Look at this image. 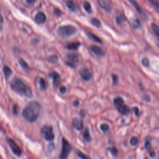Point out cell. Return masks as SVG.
Instances as JSON below:
<instances>
[{
	"label": "cell",
	"mask_w": 159,
	"mask_h": 159,
	"mask_svg": "<svg viewBox=\"0 0 159 159\" xmlns=\"http://www.w3.org/2000/svg\"><path fill=\"white\" fill-rule=\"evenodd\" d=\"M41 106L37 101H32L27 104L22 111V115L27 121L33 122L38 118Z\"/></svg>",
	"instance_id": "obj_1"
},
{
	"label": "cell",
	"mask_w": 159,
	"mask_h": 159,
	"mask_svg": "<svg viewBox=\"0 0 159 159\" xmlns=\"http://www.w3.org/2000/svg\"><path fill=\"white\" fill-rule=\"evenodd\" d=\"M10 86L12 90L22 96L28 98L33 97V92L31 89L19 78H13L10 82Z\"/></svg>",
	"instance_id": "obj_2"
},
{
	"label": "cell",
	"mask_w": 159,
	"mask_h": 159,
	"mask_svg": "<svg viewBox=\"0 0 159 159\" xmlns=\"http://www.w3.org/2000/svg\"><path fill=\"white\" fill-rule=\"evenodd\" d=\"M77 29L75 26L67 25L60 26L57 30V34L61 39H68L76 34Z\"/></svg>",
	"instance_id": "obj_3"
},
{
	"label": "cell",
	"mask_w": 159,
	"mask_h": 159,
	"mask_svg": "<svg viewBox=\"0 0 159 159\" xmlns=\"http://www.w3.org/2000/svg\"><path fill=\"white\" fill-rule=\"evenodd\" d=\"M114 104L116 107L117 111H119L122 115H129L131 110L130 108L125 104L123 99L121 97H116L114 99Z\"/></svg>",
	"instance_id": "obj_4"
},
{
	"label": "cell",
	"mask_w": 159,
	"mask_h": 159,
	"mask_svg": "<svg viewBox=\"0 0 159 159\" xmlns=\"http://www.w3.org/2000/svg\"><path fill=\"white\" fill-rule=\"evenodd\" d=\"M72 150V145L65 139L62 140V150L59 156L60 159H67Z\"/></svg>",
	"instance_id": "obj_5"
},
{
	"label": "cell",
	"mask_w": 159,
	"mask_h": 159,
	"mask_svg": "<svg viewBox=\"0 0 159 159\" xmlns=\"http://www.w3.org/2000/svg\"><path fill=\"white\" fill-rule=\"evenodd\" d=\"M41 134L44 136L45 139L47 141H51L55 137L53 132V128L51 126L45 125L43 126L41 129Z\"/></svg>",
	"instance_id": "obj_6"
},
{
	"label": "cell",
	"mask_w": 159,
	"mask_h": 159,
	"mask_svg": "<svg viewBox=\"0 0 159 159\" xmlns=\"http://www.w3.org/2000/svg\"><path fill=\"white\" fill-rule=\"evenodd\" d=\"M8 144L11 148L12 152L17 156H21L22 154V150L17 143L11 139H8Z\"/></svg>",
	"instance_id": "obj_7"
},
{
	"label": "cell",
	"mask_w": 159,
	"mask_h": 159,
	"mask_svg": "<svg viewBox=\"0 0 159 159\" xmlns=\"http://www.w3.org/2000/svg\"><path fill=\"white\" fill-rule=\"evenodd\" d=\"M67 58L68 59L67 64L70 67L74 68L75 66L74 65L75 63H77L79 60V56L77 53H69L67 56Z\"/></svg>",
	"instance_id": "obj_8"
},
{
	"label": "cell",
	"mask_w": 159,
	"mask_h": 159,
	"mask_svg": "<svg viewBox=\"0 0 159 159\" xmlns=\"http://www.w3.org/2000/svg\"><path fill=\"white\" fill-rule=\"evenodd\" d=\"M49 76L53 79V85L55 88H57L60 84V75H59L56 72H52L51 74H49Z\"/></svg>",
	"instance_id": "obj_9"
},
{
	"label": "cell",
	"mask_w": 159,
	"mask_h": 159,
	"mask_svg": "<svg viewBox=\"0 0 159 159\" xmlns=\"http://www.w3.org/2000/svg\"><path fill=\"white\" fill-rule=\"evenodd\" d=\"M80 75L81 78L85 81H89L92 77V75L88 69L83 68L80 71Z\"/></svg>",
	"instance_id": "obj_10"
},
{
	"label": "cell",
	"mask_w": 159,
	"mask_h": 159,
	"mask_svg": "<svg viewBox=\"0 0 159 159\" xmlns=\"http://www.w3.org/2000/svg\"><path fill=\"white\" fill-rule=\"evenodd\" d=\"M99 5L104 11L106 12H110L111 10V4L110 3V0H98Z\"/></svg>",
	"instance_id": "obj_11"
},
{
	"label": "cell",
	"mask_w": 159,
	"mask_h": 159,
	"mask_svg": "<svg viewBox=\"0 0 159 159\" xmlns=\"http://www.w3.org/2000/svg\"><path fill=\"white\" fill-rule=\"evenodd\" d=\"M90 49L97 56L103 57L105 55V52L104 51V50L97 45H91Z\"/></svg>",
	"instance_id": "obj_12"
},
{
	"label": "cell",
	"mask_w": 159,
	"mask_h": 159,
	"mask_svg": "<svg viewBox=\"0 0 159 159\" xmlns=\"http://www.w3.org/2000/svg\"><path fill=\"white\" fill-rule=\"evenodd\" d=\"M34 20L36 23L39 24H44L45 21H46V16H45V14L42 12H39L36 14Z\"/></svg>",
	"instance_id": "obj_13"
},
{
	"label": "cell",
	"mask_w": 159,
	"mask_h": 159,
	"mask_svg": "<svg viewBox=\"0 0 159 159\" xmlns=\"http://www.w3.org/2000/svg\"><path fill=\"white\" fill-rule=\"evenodd\" d=\"M73 126H74V128L76 130V131H81L82 130L83 128V122L79 118H75L73 120Z\"/></svg>",
	"instance_id": "obj_14"
},
{
	"label": "cell",
	"mask_w": 159,
	"mask_h": 159,
	"mask_svg": "<svg viewBox=\"0 0 159 159\" xmlns=\"http://www.w3.org/2000/svg\"><path fill=\"white\" fill-rule=\"evenodd\" d=\"M128 1L132 4V5H133L135 8L136 11H137L140 15H144V12L143 11V10L142 9V8L140 6L139 4L137 3V1H135V0H128Z\"/></svg>",
	"instance_id": "obj_15"
},
{
	"label": "cell",
	"mask_w": 159,
	"mask_h": 159,
	"mask_svg": "<svg viewBox=\"0 0 159 159\" xmlns=\"http://www.w3.org/2000/svg\"><path fill=\"white\" fill-rule=\"evenodd\" d=\"M65 4L67 7L72 11H76L77 8H78L76 4L74 3V1H72V0H67L65 2Z\"/></svg>",
	"instance_id": "obj_16"
},
{
	"label": "cell",
	"mask_w": 159,
	"mask_h": 159,
	"mask_svg": "<svg viewBox=\"0 0 159 159\" xmlns=\"http://www.w3.org/2000/svg\"><path fill=\"white\" fill-rule=\"evenodd\" d=\"M87 35H88V37L90 39H92L93 40H94V41L95 42H97L98 43H102V40L99 39L98 37H97V35H95L94 34H92L91 32H87Z\"/></svg>",
	"instance_id": "obj_17"
},
{
	"label": "cell",
	"mask_w": 159,
	"mask_h": 159,
	"mask_svg": "<svg viewBox=\"0 0 159 159\" xmlns=\"http://www.w3.org/2000/svg\"><path fill=\"white\" fill-rule=\"evenodd\" d=\"M3 72H4V75L6 79H8L9 77H10L12 74V70L10 67L5 65L4 66L3 68Z\"/></svg>",
	"instance_id": "obj_18"
},
{
	"label": "cell",
	"mask_w": 159,
	"mask_h": 159,
	"mask_svg": "<svg viewBox=\"0 0 159 159\" xmlns=\"http://www.w3.org/2000/svg\"><path fill=\"white\" fill-rule=\"evenodd\" d=\"M80 45V42H72L67 45V49L69 50H76L78 49Z\"/></svg>",
	"instance_id": "obj_19"
},
{
	"label": "cell",
	"mask_w": 159,
	"mask_h": 159,
	"mask_svg": "<svg viewBox=\"0 0 159 159\" xmlns=\"http://www.w3.org/2000/svg\"><path fill=\"white\" fill-rule=\"evenodd\" d=\"M126 20V17H125V16L122 14H119L117 17H116V22L117 23V24L119 25H121L123 22Z\"/></svg>",
	"instance_id": "obj_20"
},
{
	"label": "cell",
	"mask_w": 159,
	"mask_h": 159,
	"mask_svg": "<svg viewBox=\"0 0 159 159\" xmlns=\"http://www.w3.org/2000/svg\"><path fill=\"white\" fill-rule=\"evenodd\" d=\"M83 8L86 12L88 13H92V6H91V4L88 1H85L83 3Z\"/></svg>",
	"instance_id": "obj_21"
},
{
	"label": "cell",
	"mask_w": 159,
	"mask_h": 159,
	"mask_svg": "<svg viewBox=\"0 0 159 159\" xmlns=\"http://www.w3.org/2000/svg\"><path fill=\"white\" fill-rule=\"evenodd\" d=\"M39 85H40V90L44 91L46 90L47 85H46V82H45V80L44 78H40L39 79Z\"/></svg>",
	"instance_id": "obj_22"
},
{
	"label": "cell",
	"mask_w": 159,
	"mask_h": 159,
	"mask_svg": "<svg viewBox=\"0 0 159 159\" xmlns=\"http://www.w3.org/2000/svg\"><path fill=\"white\" fill-rule=\"evenodd\" d=\"M91 23H92V25H93L94 26L97 27V28H100L101 25L100 21L97 19V18H92V19H91Z\"/></svg>",
	"instance_id": "obj_23"
},
{
	"label": "cell",
	"mask_w": 159,
	"mask_h": 159,
	"mask_svg": "<svg viewBox=\"0 0 159 159\" xmlns=\"http://www.w3.org/2000/svg\"><path fill=\"white\" fill-rule=\"evenodd\" d=\"M150 4L156 9V10L159 11V1L158 0H149Z\"/></svg>",
	"instance_id": "obj_24"
},
{
	"label": "cell",
	"mask_w": 159,
	"mask_h": 159,
	"mask_svg": "<svg viewBox=\"0 0 159 159\" xmlns=\"http://www.w3.org/2000/svg\"><path fill=\"white\" fill-rule=\"evenodd\" d=\"M151 28L153 33L159 38V26L156 24L153 23L151 24Z\"/></svg>",
	"instance_id": "obj_25"
},
{
	"label": "cell",
	"mask_w": 159,
	"mask_h": 159,
	"mask_svg": "<svg viewBox=\"0 0 159 159\" xmlns=\"http://www.w3.org/2000/svg\"><path fill=\"white\" fill-rule=\"evenodd\" d=\"M139 142V138L136 136H133L130 139V144L132 145V146H135L137 145Z\"/></svg>",
	"instance_id": "obj_26"
},
{
	"label": "cell",
	"mask_w": 159,
	"mask_h": 159,
	"mask_svg": "<svg viewBox=\"0 0 159 159\" xmlns=\"http://www.w3.org/2000/svg\"><path fill=\"white\" fill-rule=\"evenodd\" d=\"M83 139L86 140L87 142H90L92 140V137H91V135L90 134L89 131L88 129L85 130V133L83 134Z\"/></svg>",
	"instance_id": "obj_27"
},
{
	"label": "cell",
	"mask_w": 159,
	"mask_h": 159,
	"mask_svg": "<svg viewBox=\"0 0 159 159\" xmlns=\"http://www.w3.org/2000/svg\"><path fill=\"white\" fill-rule=\"evenodd\" d=\"M108 151L110 152L111 155L114 157H117L118 156V150L115 147H112L108 149Z\"/></svg>",
	"instance_id": "obj_28"
},
{
	"label": "cell",
	"mask_w": 159,
	"mask_h": 159,
	"mask_svg": "<svg viewBox=\"0 0 159 159\" xmlns=\"http://www.w3.org/2000/svg\"><path fill=\"white\" fill-rule=\"evenodd\" d=\"M19 62V64H20V65L21 66V67L22 68V69H24V70L29 69L28 64L23 60V59H22V58L20 59Z\"/></svg>",
	"instance_id": "obj_29"
},
{
	"label": "cell",
	"mask_w": 159,
	"mask_h": 159,
	"mask_svg": "<svg viewBox=\"0 0 159 159\" xmlns=\"http://www.w3.org/2000/svg\"><path fill=\"white\" fill-rule=\"evenodd\" d=\"M76 154L81 159H90V158L86 155V154L83 153V152H81V151H76Z\"/></svg>",
	"instance_id": "obj_30"
},
{
	"label": "cell",
	"mask_w": 159,
	"mask_h": 159,
	"mask_svg": "<svg viewBox=\"0 0 159 159\" xmlns=\"http://www.w3.org/2000/svg\"><path fill=\"white\" fill-rule=\"evenodd\" d=\"M100 129L103 132V133H106L110 129V126L107 124H102L100 126Z\"/></svg>",
	"instance_id": "obj_31"
},
{
	"label": "cell",
	"mask_w": 159,
	"mask_h": 159,
	"mask_svg": "<svg viewBox=\"0 0 159 159\" xmlns=\"http://www.w3.org/2000/svg\"><path fill=\"white\" fill-rule=\"evenodd\" d=\"M49 60L52 63H57L58 61V57L57 56L53 55V56L49 57Z\"/></svg>",
	"instance_id": "obj_32"
},
{
	"label": "cell",
	"mask_w": 159,
	"mask_h": 159,
	"mask_svg": "<svg viewBox=\"0 0 159 159\" xmlns=\"http://www.w3.org/2000/svg\"><path fill=\"white\" fill-rule=\"evenodd\" d=\"M132 24H133V26L134 28H138L140 26V22L139 19H135L132 22Z\"/></svg>",
	"instance_id": "obj_33"
},
{
	"label": "cell",
	"mask_w": 159,
	"mask_h": 159,
	"mask_svg": "<svg viewBox=\"0 0 159 159\" xmlns=\"http://www.w3.org/2000/svg\"><path fill=\"white\" fill-rule=\"evenodd\" d=\"M142 64L144 67H148L149 66V60L147 57H144L142 60Z\"/></svg>",
	"instance_id": "obj_34"
},
{
	"label": "cell",
	"mask_w": 159,
	"mask_h": 159,
	"mask_svg": "<svg viewBox=\"0 0 159 159\" xmlns=\"http://www.w3.org/2000/svg\"><path fill=\"white\" fill-rule=\"evenodd\" d=\"M145 148L146 150H149L151 149V147H152V145H151V140H145Z\"/></svg>",
	"instance_id": "obj_35"
},
{
	"label": "cell",
	"mask_w": 159,
	"mask_h": 159,
	"mask_svg": "<svg viewBox=\"0 0 159 159\" xmlns=\"http://www.w3.org/2000/svg\"><path fill=\"white\" fill-rule=\"evenodd\" d=\"M12 110L13 115H17V106L16 104H14V105H13Z\"/></svg>",
	"instance_id": "obj_36"
},
{
	"label": "cell",
	"mask_w": 159,
	"mask_h": 159,
	"mask_svg": "<svg viewBox=\"0 0 159 159\" xmlns=\"http://www.w3.org/2000/svg\"><path fill=\"white\" fill-rule=\"evenodd\" d=\"M59 91H60V92L62 94H64L67 92V88L64 87V86H61V87H60V89H59Z\"/></svg>",
	"instance_id": "obj_37"
},
{
	"label": "cell",
	"mask_w": 159,
	"mask_h": 159,
	"mask_svg": "<svg viewBox=\"0 0 159 159\" xmlns=\"http://www.w3.org/2000/svg\"><path fill=\"white\" fill-rule=\"evenodd\" d=\"M112 80H113V84L116 85L117 83V80H118L117 76L116 75H112Z\"/></svg>",
	"instance_id": "obj_38"
},
{
	"label": "cell",
	"mask_w": 159,
	"mask_h": 159,
	"mask_svg": "<svg viewBox=\"0 0 159 159\" xmlns=\"http://www.w3.org/2000/svg\"><path fill=\"white\" fill-rule=\"evenodd\" d=\"M54 13H55L57 16H60L62 14V11L59 10V9H57V8H56L55 10H54Z\"/></svg>",
	"instance_id": "obj_39"
},
{
	"label": "cell",
	"mask_w": 159,
	"mask_h": 159,
	"mask_svg": "<svg viewBox=\"0 0 159 159\" xmlns=\"http://www.w3.org/2000/svg\"><path fill=\"white\" fill-rule=\"evenodd\" d=\"M133 110L135 112V115L136 116H139V110L137 107H134L133 108Z\"/></svg>",
	"instance_id": "obj_40"
},
{
	"label": "cell",
	"mask_w": 159,
	"mask_h": 159,
	"mask_svg": "<svg viewBox=\"0 0 159 159\" xmlns=\"http://www.w3.org/2000/svg\"><path fill=\"white\" fill-rule=\"evenodd\" d=\"M144 99L145 101H147V102H149V101H151V97H150V96H149V95H146V96H145L144 97Z\"/></svg>",
	"instance_id": "obj_41"
},
{
	"label": "cell",
	"mask_w": 159,
	"mask_h": 159,
	"mask_svg": "<svg viewBox=\"0 0 159 159\" xmlns=\"http://www.w3.org/2000/svg\"><path fill=\"white\" fill-rule=\"evenodd\" d=\"M27 3L29 4H33L36 1V0H26Z\"/></svg>",
	"instance_id": "obj_42"
},
{
	"label": "cell",
	"mask_w": 159,
	"mask_h": 159,
	"mask_svg": "<svg viewBox=\"0 0 159 159\" xmlns=\"http://www.w3.org/2000/svg\"><path fill=\"white\" fill-rule=\"evenodd\" d=\"M156 156V153L154 151H152L151 153H150V157L151 158H155Z\"/></svg>",
	"instance_id": "obj_43"
},
{
	"label": "cell",
	"mask_w": 159,
	"mask_h": 159,
	"mask_svg": "<svg viewBox=\"0 0 159 159\" xmlns=\"http://www.w3.org/2000/svg\"><path fill=\"white\" fill-rule=\"evenodd\" d=\"M79 104H80L79 101H78V100H76V101H74V106L77 107V106H78Z\"/></svg>",
	"instance_id": "obj_44"
}]
</instances>
